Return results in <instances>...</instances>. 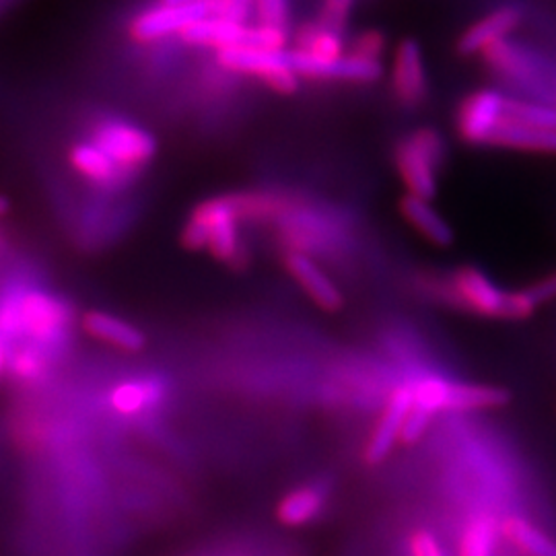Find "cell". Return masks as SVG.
I'll return each mask as SVG.
<instances>
[{
  "instance_id": "cell-1",
  "label": "cell",
  "mask_w": 556,
  "mask_h": 556,
  "mask_svg": "<svg viewBox=\"0 0 556 556\" xmlns=\"http://www.w3.org/2000/svg\"><path fill=\"white\" fill-rule=\"evenodd\" d=\"M509 392L497 386L482 383H452L447 379L425 378L413 383V404L408 410V422L427 431L429 422L438 413L482 410L507 404Z\"/></svg>"
},
{
  "instance_id": "cell-15",
  "label": "cell",
  "mask_w": 556,
  "mask_h": 556,
  "mask_svg": "<svg viewBox=\"0 0 556 556\" xmlns=\"http://www.w3.org/2000/svg\"><path fill=\"white\" fill-rule=\"evenodd\" d=\"M68 163L79 174L80 178L100 186V188H118L128 179L124 167H119L103 149H100L91 139L75 140L68 149Z\"/></svg>"
},
{
  "instance_id": "cell-16",
  "label": "cell",
  "mask_w": 556,
  "mask_h": 556,
  "mask_svg": "<svg viewBox=\"0 0 556 556\" xmlns=\"http://www.w3.org/2000/svg\"><path fill=\"white\" fill-rule=\"evenodd\" d=\"M489 144L542 153V155H556V132L523 124L519 119L507 116V110H505V118L498 122L497 130L493 132Z\"/></svg>"
},
{
  "instance_id": "cell-34",
  "label": "cell",
  "mask_w": 556,
  "mask_h": 556,
  "mask_svg": "<svg viewBox=\"0 0 556 556\" xmlns=\"http://www.w3.org/2000/svg\"><path fill=\"white\" fill-rule=\"evenodd\" d=\"M163 4H174V7H181V4H192V2H199V0H157Z\"/></svg>"
},
{
  "instance_id": "cell-5",
  "label": "cell",
  "mask_w": 556,
  "mask_h": 556,
  "mask_svg": "<svg viewBox=\"0 0 556 556\" xmlns=\"http://www.w3.org/2000/svg\"><path fill=\"white\" fill-rule=\"evenodd\" d=\"M89 139L126 172H135L157 155V139L139 124L118 116H100L89 124Z\"/></svg>"
},
{
  "instance_id": "cell-8",
  "label": "cell",
  "mask_w": 556,
  "mask_h": 556,
  "mask_svg": "<svg viewBox=\"0 0 556 556\" xmlns=\"http://www.w3.org/2000/svg\"><path fill=\"white\" fill-rule=\"evenodd\" d=\"M289 59L301 79L376 83L383 75V64L379 60L358 59L351 52L338 59H314L289 48Z\"/></svg>"
},
{
  "instance_id": "cell-21",
  "label": "cell",
  "mask_w": 556,
  "mask_h": 556,
  "mask_svg": "<svg viewBox=\"0 0 556 556\" xmlns=\"http://www.w3.org/2000/svg\"><path fill=\"white\" fill-rule=\"evenodd\" d=\"M501 532L526 556H556L555 540L521 517L505 519Z\"/></svg>"
},
{
  "instance_id": "cell-4",
  "label": "cell",
  "mask_w": 556,
  "mask_h": 556,
  "mask_svg": "<svg viewBox=\"0 0 556 556\" xmlns=\"http://www.w3.org/2000/svg\"><path fill=\"white\" fill-rule=\"evenodd\" d=\"M215 59L227 73L254 77L277 96L298 93L303 80L291 64L289 50L268 52L258 48H225L215 52Z\"/></svg>"
},
{
  "instance_id": "cell-24",
  "label": "cell",
  "mask_w": 556,
  "mask_h": 556,
  "mask_svg": "<svg viewBox=\"0 0 556 556\" xmlns=\"http://www.w3.org/2000/svg\"><path fill=\"white\" fill-rule=\"evenodd\" d=\"M497 542V526L491 517L480 516L464 530L457 556H493Z\"/></svg>"
},
{
  "instance_id": "cell-17",
  "label": "cell",
  "mask_w": 556,
  "mask_h": 556,
  "mask_svg": "<svg viewBox=\"0 0 556 556\" xmlns=\"http://www.w3.org/2000/svg\"><path fill=\"white\" fill-rule=\"evenodd\" d=\"M342 31L344 29H337L319 20L303 23L295 34H291V50L314 59H338L349 52Z\"/></svg>"
},
{
  "instance_id": "cell-11",
  "label": "cell",
  "mask_w": 556,
  "mask_h": 556,
  "mask_svg": "<svg viewBox=\"0 0 556 556\" xmlns=\"http://www.w3.org/2000/svg\"><path fill=\"white\" fill-rule=\"evenodd\" d=\"M179 40L194 48L225 50V48H250L254 38V25L248 21L202 17L190 23L178 36Z\"/></svg>"
},
{
  "instance_id": "cell-13",
  "label": "cell",
  "mask_w": 556,
  "mask_h": 556,
  "mask_svg": "<svg viewBox=\"0 0 556 556\" xmlns=\"http://www.w3.org/2000/svg\"><path fill=\"white\" fill-rule=\"evenodd\" d=\"M523 20V13L519 7H498L493 13H489L484 20L472 23L462 38L457 40V52L462 56H475L484 54L491 46L497 41L507 40L509 34H514L519 23Z\"/></svg>"
},
{
  "instance_id": "cell-14",
  "label": "cell",
  "mask_w": 556,
  "mask_h": 556,
  "mask_svg": "<svg viewBox=\"0 0 556 556\" xmlns=\"http://www.w3.org/2000/svg\"><path fill=\"white\" fill-rule=\"evenodd\" d=\"M413 404V383L397 386L388 400L381 417H379L376 431L367 443L365 457L369 464H378L383 457L388 456L394 447V443L400 441V433L404 427V420L408 417Z\"/></svg>"
},
{
  "instance_id": "cell-3",
  "label": "cell",
  "mask_w": 556,
  "mask_h": 556,
  "mask_svg": "<svg viewBox=\"0 0 556 556\" xmlns=\"http://www.w3.org/2000/svg\"><path fill=\"white\" fill-rule=\"evenodd\" d=\"M397 174L408 194L431 200L438 194L439 169L443 163V139L433 128H418L396 147Z\"/></svg>"
},
{
  "instance_id": "cell-28",
  "label": "cell",
  "mask_w": 556,
  "mask_h": 556,
  "mask_svg": "<svg viewBox=\"0 0 556 556\" xmlns=\"http://www.w3.org/2000/svg\"><path fill=\"white\" fill-rule=\"evenodd\" d=\"M353 7H355V0H324L319 21H324L326 25H332L337 29H344Z\"/></svg>"
},
{
  "instance_id": "cell-32",
  "label": "cell",
  "mask_w": 556,
  "mask_h": 556,
  "mask_svg": "<svg viewBox=\"0 0 556 556\" xmlns=\"http://www.w3.org/2000/svg\"><path fill=\"white\" fill-rule=\"evenodd\" d=\"M4 363H7V349H4V338L0 334V371L4 369Z\"/></svg>"
},
{
  "instance_id": "cell-10",
  "label": "cell",
  "mask_w": 556,
  "mask_h": 556,
  "mask_svg": "<svg viewBox=\"0 0 556 556\" xmlns=\"http://www.w3.org/2000/svg\"><path fill=\"white\" fill-rule=\"evenodd\" d=\"M450 295L457 305L486 318H505L507 293L477 268H459L450 282Z\"/></svg>"
},
{
  "instance_id": "cell-19",
  "label": "cell",
  "mask_w": 556,
  "mask_h": 556,
  "mask_svg": "<svg viewBox=\"0 0 556 556\" xmlns=\"http://www.w3.org/2000/svg\"><path fill=\"white\" fill-rule=\"evenodd\" d=\"M400 213L422 238L429 239L431 243L445 248L454 241L452 225L441 217V213L431 204V200L406 194L400 200Z\"/></svg>"
},
{
  "instance_id": "cell-26",
  "label": "cell",
  "mask_w": 556,
  "mask_h": 556,
  "mask_svg": "<svg viewBox=\"0 0 556 556\" xmlns=\"http://www.w3.org/2000/svg\"><path fill=\"white\" fill-rule=\"evenodd\" d=\"M155 397V390L149 383L128 381L112 392V406L122 415H137Z\"/></svg>"
},
{
  "instance_id": "cell-6",
  "label": "cell",
  "mask_w": 556,
  "mask_h": 556,
  "mask_svg": "<svg viewBox=\"0 0 556 556\" xmlns=\"http://www.w3.org/2000/svg\"><path fill=\"white\" fill-rule=\"evenodd\" d=\"M64 307L59 301L41 293H29L23 299L11 301L0 312V334L27 332L38 338L56 337L64 326Z\"/></svg>"
},
{
  "instance_id": "cell-27",
  "label": "cell",
  "mask_w": 556,
  "mask_h": 556,
  "mask_svg": "<svg viewBox=\"0 0 556 556\" xmlns=\"http://www.w3.org/2000/svg\"><path fill=\"white\" fill-rule=\"evenodd\" d=\"M386 48H388L386 36L379 29H367V31L358 34L357 38L351 41L349 52L355 54L358 59L379 60L381 62Z\"/></svg>"
},
{
  "instance_id": "cell-33",
  "label": "cell",
  "mask_w": 556,
  "mask_h": 556,
  "mask_svg": "<svg viewBox=\"0 0 556 556\" xmlns=\"http://www.w3.org/2000/svg\"><path fill=\"white\" fill-rule=\"evenodd\" d=\"M9 208H11V202L7 200V197L0 194V217H4L9 213Z\"/></svg>"
},
{
  "instance_id": "cell-23",
  "label": "cell",
  "mask_w": 556,
  "mask_h": 556,
  "mask_svg": "<svg viewBox=\"0 0 556 556\" xmlns=\"http://www.w3.org/2000/svg\"><path fill=\"white\" fill-rule=\"evenodd\" d=\"M484 59L489 60L498 73L511 79H530L534 73L532 59L507 40L497 41L495 46H491L484 52Z\"/></svg>"
},
{
  "instance_id": "cell-22",
  "label": "cell",
  "mask_w": 556,
  "mask_h": 556,
  "mask_svg": "<svg viewBox=\"0 0 556 556\" xmlns=\"http://www.w3.org/2000/svg\"><path fill=\"white\" fill-rule=\"evenodd\" d=\"M324 507V495L318 489L301 486L280 501L278 519L285 526H303L319 516Z\"/></svg>"
},
{
  "instance_id": "cell-7",
  "label": "cell",
  "mask_w": 556,
  "mask_h": 556,
  "mask_svg": "<svg viewBox=\"0 0 556 556\" xmlns=\"http://www.w3.org/2000/svg\"><path fill=\"white\" fill-rule=\"evenodd\" d=\"M208 17L204 0L192 4H163L155 2L153 7L142 9L128 23V38L137 43H155L179 36L190 23Z\"/></svg>"
},
{
  "instance_id": "cell-18",
  "label": "cell",
  "mask_w": 556,
  "mask_h": 556,
  "mask_svg": "<svg viewBox=\"0 0 556 556\" xmlns=\"http://www.w3.org/2000/svg\"><path fill=\"white\" fill-rule=\"evenodd\" d=\"M287 266H289L291 275L298 278L299 285L305 289V293L314 299L319 307L334 312L342 305V295H340L337 285L309 256L293 252L287 258Z\"/></svg>"
},
{
  "instance_id": "cell-12",
  "label": "cell",
  "mask_w": 556,
  "mask_h": 556,
  "mask_svg": "<svg viewBox=\"0 0 556 556\" xmlns=\"http://www.w3.org/2000/svg\"><path fill=\"white\" fill-rule=\"evenodd\" d=\"M392 91L402 105L417 108L427 98V68L420 43L402 40L394 52Z\"/></svg>"
},
{
  "instance_id": "cell-20",
  "label": "cell",
  "mask_w": 556,
  "mask_h": 556,
  "mask_svg": "<svg viewBox=\"0 0 556 556\" xmlns=\"http://www.w3.org/2000/svg\"><path fill=\"white\" fill-rule=\"evenodd\" d=\"M85 330L101 342L114 344L124 351H140L147 342L144 334L140 332L137 326L124 321V319L110 316L105 312H89L83 319Z\"/></svg>"
},
{
  "instance_id": "cell-25",
  "label": "cell",
  "mask_w": 556,
  "mask_h": 556,
  "mask_svg": "<svg viewBox=\"0 0 556 556\" xmlns=\"http://www.w3.org/2000/svg\"><path fill=\"white\" fill-rule=\"evenodd\" d=\"M505 110H507V116L519 119L523 124L544 128V130H555L556 132V108H553V105L507 98Z\"/></svg>"
},
{
  "instance_id": "cell-29",
  "label": "cell",
  "mask_w": 556,
  "mask_h": 556,
  "mask_svg": "<svg viewBox=\"0 0 556 556\" xmlns=\"http://www.w3.org/2000/svg\"><path fill=\"white\" fill-rule=\"evenodd\" d=\"M254 7L262 23H277V25L289 23V0H256Z\"/></svg>"
},
{
  "instance_id": "cell-9",
  "label": "cell",
  "mask_w": 556,
  "mask_h": 556,
  "mask_svg": "<svg viewBox=\"0 0 556 556\" xmlns=\"http://www.w3.org/2000/svg\"><path fill=\"white\" fill-rule=\"evenodd\" d=\"M507 98L495 89H480L459 105L457 132L470 144H489L498 122L505 118Z\"/></svg>"
},
{
  "instance_id": "cell-31",
  "label": "cell",
  "mask_w": 556,
  "mask_h": 556,
  "mask_svg": "<svg viewBox=\"0 0 556 556\" xmlns=\"http://www.w3.org/2000/svg\"><path fill=\"white\" fill-rule=\"evenodd\" d=\"M410 553L413 556H445L439 548L438 540L429 532H417L410 540Z\"/></svg>"
},
{
  "instance_id": "cell-30",
  "label": "cell",
  "mask_w": 556,
  "mask_h": 556,
  "mask_svg": "<svg viewBox=\"0 0 556 556\" xmlns=\"http://www.w3.org/2000/svg\"><path fill=\"white\" fill-rule=\"evenodd\" d=\"M526 293L536 303V307L542 305V303H546V301L556 299V273L548 275V277L540 278L534 285H530L526 289Z\"/></svg>"
},
{
  "instance_id": "cell-2",
  "label": "cell",
  "mask_w": 556,
  "mask_h": 556,
  "mask_svg": "<svg viewBox=\"0 0 556 556\" xmlns=\"http://www.w3.org/2000/svg\"><path fill=\"white\" fill-rule=\"evenodd\" d=\"M239 217L238 200H206L188 220L184 241L194 250L208 248L219 260H231L239 250Z\"/></svg>"
}]
</instances>
